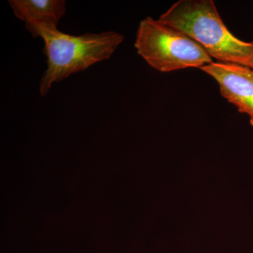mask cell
I'll return each mask as SVG.
<instances>
[{"label": "cell", "mask_w": 253, "mask_h": 253, "mask_svg": "<svg viewBox=\"0 0 253 253\" xmlns=\"http://www.w3.org/2000/svg\"><path fill=\"white\" fill-rule=\"evenodd\" d=\"M158 20L189 37L221 63L253 68V42L241 41L228 30L212 0H179Z\"/></svg>", "instance_id": "7a4b0ae2"}, {"label": "cell", "mask_w": 253, "mask_h": 253, "mask_svg": "<svg viewBox=\"0 0 253 253\" xmlns=\"http://www.w3.org/2000/svg\"><path fill=\"white\" fill-rule=\"evenodd\" d=\"M15 16L26 25L42 24L57 28L66 14L64 0H9Z\"/></svg>", "instance_id": "5b68a950"}, {"label": "cell", "mask_w": 253, "mask_h": 253, "mask_svg": "<svg viewBox=\"0 0 253 253\" xmlns=\"http://www.w3.org/2000/svg\"><path fill=\"white\" fill-rule=\"evenodd\" d=\"M26 28L34 38L40 37L44 42L43 52L47 59V69L40 83L42 96L49 93L54 83L109 59L124 41V36L116 31L76 36L47 25L28 24Z\"/></svg>", "instance_id": "6da1fadb"}, {"label": "cell", "mask_w": 253, "mask_h": 253, "mask_svg": "<svg viewBox=\"0 0 253 253\" xmlns=\"http://www.w3.org/2000/svg\"><path fill=\"white\" fill-rule=\"evenodd\" d=\"M134 46L138 54L160 72L201 68L213 62L189 37L150 16L139 23Z\"/></svg>", "instance_id": "3957f363"}, {"label": "cell", "mask_w": 253, "mask_h": 253, "mask_svg": "<svg viewBox=\"0 0 253 253\" xmlns=\"http://www.w3.org/2000/svg\"></svg>", "instance_id": "8992f818"}, {"label": "cell", "mask_w": 253, "mask_h": 253, "mask_svg": "<svg viewBox=\"0 0 253 253\" xmlns=\"http://www.w3.org/2000/svg\"><path fill=\"white\" fill-rule=\"evenodd\" d=\"M214 78L221 96L239 112L249 116L253 126V70L236 63L212 62L201 68Z\"/></svg>", "instance_id": "277c9868"}]
</instances>
